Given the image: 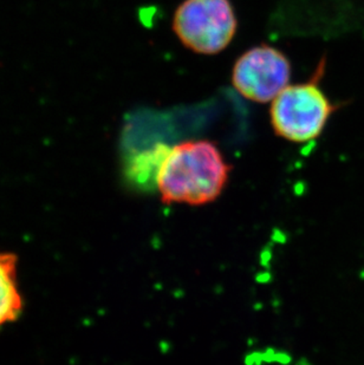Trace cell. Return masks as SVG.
<instances>
[{
  "label": "cell",
  "instance_id": "obj_3",
  "mask_svg": "<svg viewBox=\"0 0 364 365\" xmlns=\"http://www.w3.org/2000/svg\"><path fill=\"white\" fill-rule=\"evenodd\" d=\"M333 109L315 83L288 86L272 101V127L289 141H311L323 131Z\"/></svg>",
  "mask_w": 364,
  "mask_h": 365
},
{
  "label": "cell",
  "instance_id": "obj_5",
  "mask_svg": "<svg viewBox=\"0 0 364 365\" xmlns=\"http://www.w3.org/2000/svg\"><path fill=\"white\" fill-rule=\"evenodd\" d=\"M17 255L0 253V327L14 322L23 311V298L18 289Z\"/></svg>",
  "mask_w": 364,
  "mask_h": 365
},
{
  "label": "cell",
  "instance_id": "obj_1",
  "mask_svg": "<svg viewBox=\"0 0 364 365\" xmlns=\"http://www.w3.org/2000/svg\"><path fill=\"white\" fill-rule=\"evenodd\" d=\"M228 172L230 167L212 142H182L167 149L156 188L163 202L205 205L221 194Z\"/></svg>",
  "mask_w": 364,
  "mask_h": 365
},
{
  "label": "cell",
  "instance_id": "obj_2",
  "mask_svg": "<svg viewBox=\"0 0 364 365\" xmlns=\"http://www.w3.org/2000/svg\"><path fill=\"white\" fill-rule=\"evenodd\" d=\"M173 30L193 51L214 55L233 39L237 19L228 0H185L176 11Z\"/></svg>",
  "mask_w": 364,
  "mask_h": 365
},
{
  "label": "cell",
  "instance_id": "obj_4",
  "mask_svg": "<svg viewBox=\"0 0 364 365\" xmlns=\"http://www.w3.org/2000/svg\"><path fill=\"white\" fill-rule=\"evenodd\" d=\"M290 75L291 68L285 56L271 46L261 45L238 59L232 82L241 96L266 103L275 100L289 86Z\"/></svg>",
  "mask_w": 364,
  "mask_h": 365
}]
</instances>
